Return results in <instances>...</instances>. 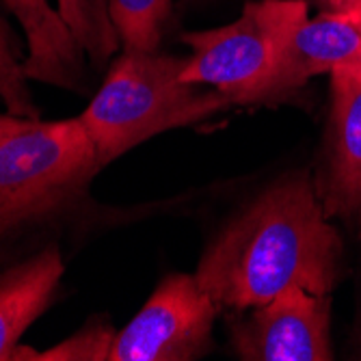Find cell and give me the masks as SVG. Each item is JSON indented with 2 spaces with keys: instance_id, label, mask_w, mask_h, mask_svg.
Wrapping results in <instances>:
<instances>
[{
  "instance_id": "cell-1",
  "label": "cell",
  "mask_w": 361,
  "mask_h": 361,
  "mask_svg": "<svg viewBox=\"0 0 361 361\" xmlns=\"http://www.w3.org/2000/svg\"><path fill=\"white\" fill-rule=\"evenodd\" d=\"M326 219L314 184L286 178L206 247L195 277L219 310H253L294 286L329 294L340 277L342 240Z\"/></svg>"
},
{
  "instance_id": "cell-2",
  "label": "cell",
  "mask_w": 361,
  "mask_h": 361,
  "mask_svg": "<svg viewBox=\"0 0 361 361\" xmlns=\"http://www.w3.org/2000/svg\"><path fill=\"white\" fill-rule=\"evenodd\" d=\"M186 59L156 52H128L111 70L80 119L95 145L100 169L135 145L190 126L227 109L221 91L200 89L182 78Z\"/></svg>"
},
{
  "instance_id": "cell-3",
  "label": "cell",
  "mask_w": 361,
  "mask_h": 361,
  "mask_svg": "<svg viewBox=\"0 0 361 361\" xmlns=\"http://www.w3.org/2000/svg\"><path fill=\"white\" fill-rule=\"evenodd\" d=\"M97 169L80 115L61 121L13 117L0 135V236L68 204Z\"/></svg>"
},
{
  "instance_id": "cell-4",
  "label": "cell",
  "mask_w": 361,
  "mask_h": 361,
  "mask_svg": "<svg viewBox=\"0 0 361 361\" xmlns=\"http://www.w3.org/2000/svg\"><path fill=\"white\" fill-rule=\"evenodd\" d=\"M305 20V0H253L232 24L184 32L182 42L192 48V56L186 59L182 78L221 91L232 104H253L292 32Z\"/></svg>"
},
{
  "instance_id": "cell-5",
  "label": "cell",
  "mask_w": 361,
  "mask_h": 361,
  "mask_svg": "<svg viewBox=\"0 0 361 361\" xmlns=\"http://www.w3.org/2000/svg\"><path fill=\"white\" fill-rule=\"evenodd\" d=\"M216 312V303L195 275H169L139 314L115 334L109 361L197 359L210 346Z\"/></svg>"
},
{
  "instance_id": "cell-6",
  "label": "cell",
  "mask_w": 361,
  "mask_h": 361,
  "mask_svg": "<svg viewBox=\"0 0 361 361\" xmlns=\"http://www.w3.org/2000/svg\"><path fill=\"white\" fill-rule=\"evenodd\" d=\"M232 344L247 361H329V299L299 286L288 288L234 322Z\"/></svg>"
},
{
  "instance_id": "cell-7",
  "label": "cell",
  "mask_w": 361,
  "mask_h": 361,
  "mask_svg": "<svg viewBox=\"0 0 361 361\" xmlns=\"http://www.w3.org/2000/svg\"><path fill=\"white\" fill-rule=\"evenodd\" d=\"M318 197L326 216L361 219V65L331 72L329 149Z\"/></svg>"
},
{
  "instance_id": "cell-8",
  "label": "cell",
  "mask_w": 361,
  "mask_h": 361,
  "mask_svg": "<svg viewBox=\"0 0 361 361\" xmlns=\"http://www.w3.org/2000/svg\"><path fill=\"white\" fill-rule=\"evenodd\" d=\"M359 56L361 30L353 22L334 11L305 20L292 32L271 78L255 93L253 104L281 100L310 78L331 74L340 65L357 63Z\"/></svg>"
},
{
  "instance_id": "cell-9",
  "label": "cell",
  "mask_w": 361,
  "mask_h": 361,
  "mask_svg": "<svg viewBox=\"0 0 361 361\" xmlns=\"http://www.w3.org/2000/svg\"><path fill=\"white\" fill-rule=\"evenodd\" d=\"M18 18L28 56L22 65L28 80H39L63 89H80L82 54L74 32L50 0H3Z\"/></svg>"
},
{
  "instance_id": "cell-10",
  "label": "cell",
  "mask_w": 361,
  "mask_h": 361,
  "mask_svg": "<svg viewBox=\"0 0 361 361\" xmlns=\"http://www.w3.org/2000/svg\"><path fill=\"white\" fill-rule=\"evenodd\" d=\"M63 273L61 251L50 245L0 277V361L16 357L20 338L48 310Z\"/></svg>"
},
{
  "instance_id": "cell-11",
  "label": "cell",
  "mask_w": 361,
  "mask_h": 361,
  "mask_svg": "<svg viewBox=\"0 0 361 361\" xmlns=\"http://www.w3.org/2000/svg\"><path fill=\"white\" fill-rule=\"evenodd\" d=\"M109 18L128 52H156L171 18V0H109Z\"/></svg>"
},
{
  "instance_id": "cell-12",
  "label": "cell",
  "mask_w": 361,
  "mask_h": 361,
  "mask_svg": "<svg viewBox=\"0 0 361 361\" xmlns=\"http://www.w3.org/2000/svg\"><path fill=\"white\" fill-rule=\"evenodd\" d=\"M56 9L95 65L104 63L117 50L115 28L97 16L91 0H56Z\"/></svg>"
},
{
  "instance_id": "cell-13",
  "label": "cell",
  "mask_w": 361,
  "mask_h": 361,
  "mask_svg": "<svg viewBox=\"0 0 361 361\" xmlns=\"http://www.w3.org/2000/svg\"><path fill=\"white\" fill-rule=\"evenodd\" d=\"M22 52L9 22L0 11V100L13 117H37V109L30 100L26 76L22 70Z\"/></svg>"
},
{
  "instance_id": "cell-14",
  "label": "cell",
  "mask_w": 361,
  "mask_h": 361,
  "mask_svg": "<svg viewBox=\"0 0 361 361\" xmlns=\"http://www.w3.org/2000/svg\"><path fill=\"white\" fill-rule=\"evenodd\" d=\"M115 334L117 331L109 322H89L78 334L56 344L54 348H48L44 353L18 348L13 359H20V355H28L26 359L39 361H104L111 355Z\"/></svg>"
},
{
  "instance_id": "cell-15",
  "label": "cell",
  "mask_w": 361,
  "mask_h": 361,
  "mask_svg": "<svg viewBox=\"0 0 361 361\" xmlns=\"http://www.w3.org/2000/svg\"><path fill=\"white\" fill-rule=\"evenodd\" d=\"M340 16L346 18L348 22H353L361 30V0H359V3H355L353 7H348L346 11H340Z\"/></svg>"
},
{
  "instance_id": "cell-16",
  "label": "cell",
  "mask_w": 361,
  "mask_h": 361,
  "mask_svg": "<svg viewBox=\"0 0 361 361\" xmlns=\"http://www.w3.org/2000/svg\"><path fill=\"white\" fill-rule=\"evenodd\" d=\"M320 3L329 7L334 13H340V11H346L348 7H353L355 3H359V0H320Z\"/></svg>"
},
{
  "instance_id": "cell-17",
  "label": "cell",
  "mask_w": 361,
  "mask_h": 361,
  "mask_svg": "<svg viewBox=\"0 0 361 361\" xmlns=\"http://www.w3.org/2000/svg\"><path fill=\"white\" fill-rule=\"evenodd\" d=\"M97 16H100L106 24H111V18H109V0H91ZM113 26V24H111Z\"/></svg>"
},
{
  "instance_id": "cell-18",
  "label": "cell",
  "mask_w": 361,
  "mask_h": 361,
  "mask_svg": "<svg viewBox=\"0 0 361 361\" xmlns=\"http://www.w3.org/2000/svg\"><path fill=\"white\" fill-rule=\"evenodd\" d=\"M13 121V115H0V135L5 133V128Z\"/></svg>"
},
{
  "instance_id": "cell-19",
  "label": "cell",
  "mask_w": 361,
  "mask_h": 361,
  "mask_svg": "<svg viewBox=\"0 0 361 361\" xmlns=\"http://www.w3.org/2000/svg\"><path fill=\"white\" fill-rule=\"evenodd\" d=\"M353 65H361V56L357 59V63H353Z\"/></svg>"
}]
</instances>
